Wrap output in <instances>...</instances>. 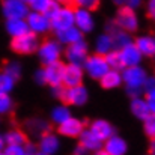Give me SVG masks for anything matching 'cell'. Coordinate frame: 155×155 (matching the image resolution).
<instances>
[{"label":"cell","mask_w":155,"mask_h":155,"mask_svg":"<svg viewBox=\"0 0 155 155\" xmlns=\"http://www.w3.org/2000/svg\"><path fill=\"white\" fill-rule=\"evenodd\" d=\"M122 77H124V84L127 87L128 95H131L133 98L140 97L142 91H145V84H146V80H148L146 71L140 65L130 66V68H124Z\"/></svg>","instance_id":"cell-1"},{"label":"cell","mask_w":155,"mask_h":155,"mask_svg":"<svg viewBox=\"0 0 155 155\" xmlns=\"http://www.w3.org/2000/svg\"><path fill=\"white\" fill-rule=\"evenodd\" d=\"M36 53H38V57H39V60L42 62L44 66L54 63V62H59L60 56L63 54L62 44L57 39H47V41L41 42Z\"/></svg>","instance_id":"cell-2"},{"label":"cell","mask_w":155,"mask_h":155,"mask_svg":"<svg viewBox=\"0 0 155 155\" xmlns=\"http://www.w3.org/2000/svg\"><path fill=\"white\" fill-rule=\"evenodd\" d=\"M83 68H84V72L91 78H95V80H101L104 75H105V72L108 69H111L110 65H108V62H107V59H105V56L97 54V53L95 54H91L87 57V60L83 65Z\"/></svg>","instance_id":"cell-3"},{"label":"cell","mask_w":155,"mask_h":155,"mask_svg":"<svg viewBox=\"0 0 155 155\" xmlns=\"http://www.w3.org/2000/svg\"><path fill=\"white\" fill-rule=\"evenodd\" d=\"M11 47L18 54H30L33 51H38V48H39L38 35H35L33 32H27L21 36L12 38Z\"/></svg>","instance_id":"cell-4"},{"label":"cell","mask_w":155,"mask_h":155,"mask_svg":"<svg viewBox=\"0 0 155 155\" xmlns=\"http://www.w3.org/2000/svg\"><path fill=\"white\" fill-rule=\"evenodd\" d=\"M72 26H75V9L69 6H62L51 18V30L59 33Z\"/></svg>","instance_id":"cell-5"},{"label":"cell","mask_w":155,"mask_h":155,"mask_svg":"<svg viewBox=\"0 0 155 155\" xmlns=\"http://www.w3.org/2000/svg\"><path fill=\"white\" fill-rule=\"evenodd\" d=\"M2 11H3V15L6 20L27 18V15L30 14L29 3L24 0H3Z\"/></svg>","instance_id":"cell-6"},{"label":"cell","mask_w":155,"mask_h":155,"mask_svg":"<svg viewBox=\"0 0 155 155\" xmlns=\"http://www.w3.org/2000/svg\"><path fill=\"white\" fill-rule=\"evenodd\" d=\"M65 59L68 63L71 65H78V66H83L89 57V50H87V44L83 41L80 42H75V44H71L66 47L65 50Z\"/></svg>","instance_id":"cell-7"},{"label":"cell","mask_w":155,"mask_h":155,"mask_svg":"<svg viewBox=\"0 0 155 155\" xmlns=\"http://www.w3.org/2000/svg\"><path fill=\"white\" fill-rule=\"evenodd\" d=\"M114 21H116V24H117L122 30L130 32V33H131V32H136V30L139 29V18H137L136 12H134L133 9L125 8V6H122V8L117 11Z\"/></svg>","instance_id":"cell-8"},{"label":"cell","mask_w":155,"mask_h":155,"mask_svg":"<svg viewBox=\"0 0 155 155\" xmlns=\"http://www.w3.org/2000/svg\"><path fill=\"white\" fill-rule=\"evenodd\" d=\"M27 24H29V30L33 32L35 35H42L47 33L51 29V20L42 14V12H33L30 11V14L26 18Z\"/></svg>","instance_id":"cell-9"},{"label":"cell","mask_w":155,"mask_h":155,"mask_svg":"<svg viewBox=\"0 0 155 155\" xmlns=\"http://www.w3.org/2000/svg\"><path fill=\"white\" fill-rule=\"evenodd\" d=\"M105 32H107L108 35H111L113 44H114V50H120V48H124V47L133 44V39H131V36H130V32L122 30V29L116 24L114 20H113V21H108V23L105 24Z\"/></svg>","instance_id":"cell-10"},{"label":"cell","mask_w":155,"mask_h":155,"mask_svg":"<svg viewBox=\"0 0 155 155\" xmlns=\"http://www.w3.org/2000/svg\"><path fill=\"white\" fill-rule=\"evenodd\" d=\"M87 98H89V94L83 84L74 86V87H65L63 95H62V100L65 103H68L69 105H75V107L84 105L87 103Z\"/></svg>","instance_id":"cell-11"},{"label":"cell","mask_w":155,"mask_h":155,"mask_svg":"<svg viewBox=\"0 0 155 155\" xmlns=\"http://www.w3.org/2000/svg\"><path fill=\"white\" fill-rule=\"evenodd\" d=\"M65 66H66V65H63L60 60L44 66L45 75H47V84H50L51 87H59V86L63 84Z\"/></svg>","instance_id":"cell-12"},{"label":"cell","mask_w":155,"mask_h":155,"mask_svg":"<svg viewBox=\"0 0 155 155\" xmlns=\"http://www.w3.org/2000/svg\"><path fill=\"white\" fill-rule=\"evenodd\" d=\"M120 54V62H122V68H130V66H137L142 62L143 54L140 53V50L137 48V45L133 42L124 48L119 50Z\"/></svg>","instance_id":"cell-13"},{"label":"cell","mask_w":155,"mask_h":155,"mask_svg":"<svg viewBox=\"0 0 155 155\" xmlns=\"http://www.w3.org/2000/svg\"><path fill=\"white\" fill-rule=\"evenodd\" d=\"M83 77H84V68H83V66L68 63V65L65 66L63 86H65V87L80 86V84H83Z\"/></svg>","instance_id":"cell-14"},{"label":"cell","mask_w":155,"mask_h":155,"mask_svg":"<svg viewBox=\"0 0 155 155\" xmlns=\"http://www.w3.org/2000/svg\"><path fill=\"white\" fill-rule=\"evenodd\" d=\"M84 130H86V128H84L83 120H80V119L74 117V116L59 125V133H60L63 137H69V139L80 137Z\"/></svg>","instance_id":"cell-15"},{"label":"cell","mask_w":155,"mask_h":155,"mask_svg":"<svg viewBox=\"0 0 155 155\" xmlns=\"http://www.w3.org/2000/svg\"><path fill=\"white\" fill-rule=\"evenodd\" d=\"M75 27L81 30L83 33H89L94 30L95 20L89 9H81V8L75 9Z\"/></svg>","instance_id":"cell-16"},{"label":"cell","mask_w":155,"mask_h":155,"mask_svg":"<svg viewBox=\"0 0 155 155\" xmlns=\"http://www.w3.org/2000/svg\"><path fill=\"white\" fill-rule=\"evenodd\" d=\"M38 148H39L41 152H44V154H47V155L57 154L59 149H60V139L56 134H53V133L48 131V133H45L44 136L39 137Z\"/></svg>","instance_id":"cell-17"},{"label":"cell","mask_w":155,"mask_h":155,"mask_svg":"<svg viewBox=\"0 0 155 155\" xmlns=\"http://www.w3.org/2000/svg\"><path fill=\"white\" fill-rule=\"evenodd\" d=\"M89 130L100 139V140H108L111 136H114V127L108 122V120H105V119H97V120H94L92 124H91V127H89Z\"/></svg>","instance_id":"cell-18"},{"label":"cell","mask_w":155,"mask_h":155,"mask_svg":"<svg viewBox=\"0 0 155 155\" xmlns=\"http://www.w3.org/2000/svg\"><path fill=\"white\" fill-rule=\"evenodd\" d=\"M103 148L110 155H125L128 152V143L125 142V139H122L117 134H114L108 140H105Z\"/></svg>","instance_id":"cell-19"},{"label":"cell","mask_w":155,"mask_h":155,"mask_svg":"<svg viewBox=\"0 0 155 155\" xmlns=\"http://www.w3.org/2000/svg\"><path fill=\"white\" fill-rule=\"evenodd\" d=\"M78 143H80L81 146H84L89 152H95V151L101 149L104 146L103 140H100L89 128H86V130L81 133V136L78 137Z\"/></svg>","instance_id":"cell-20"},{"label":"cell","mask_w":155,"mask_h":155,"mask_svg":"<svg viewBox=\"0 0 155 155\" xmlns=\"http://www.w3.org/2000/svg\"><path fill=\"white\" fill-rule=\"evenodd\" d=\"M56 36H57V41H59L60 44H65L66 47L71 45V44H75V42L83 41V32L78 30L75 26H72V27H69V29H65V30L56 33Z\"/></svg>","instance_id":"cell-21"},{"label":"cell","mask_w":155,"mask_h":155,"mask_svg":"<svg viewBox=\"0 0 155 155\" xmlns=\"http://www.w3.org/2000/svg\"><path fill=\"white\" fill-rule=\"evenodd\" d=\"M6 32L12 38H17L30 30H29V24L26 18H14V20H6Z\"/></svg>","instance_id":"cell-22"},{"label":"cell","mask_w":155,"mask_h":155,"mask_svg":"<svg viewBox=\"0 0 155 155\" xmlns=\"http://www.w3.org/2000/svg\"><path fill=\"white\" fill-rule=\"evenodd\" d=\"M26 130L33 134V136H44L45 133L50 131V124L42 119V117H30L27 122H26Z\"/></svg>","instance_id":"cell-23"},{"label":"cell","mask_w":155,"mask_h":155,"mask_svg":"<svg viewBox=\"0 0 155 155\" xmlns=\"http://www.w3.org/2000/svg\"><path fill=\"white\" fill-rule=\"evenodd\" d=\"M131 111H133V114H134L137 119L145 120V119L151 114V108H149V104L146 101V98L134 97L133 101H131Z\"/></svg>","instance_id":"cell-24"},{"label":"cell","mask_w":155,"mask_h":155,"mask_svg":"<svg viewBox=\"0 0 155 155\" xmlns=\"http://www.w3.org/2000/svg\"><path fill=\"white\" fill-rule=\"evenodd\" d=\"M134 44L137 45V48L140 50V53L146 57H152L155 56V36L151 35H143V36H139Z\"/></svg>","instance_id":"cell-25"},{"label":"cell","mask_w":155,"mask_h":155,"mask_svg":"<svg viewBox=\"0 0 155 155\" xmlns=\"http://www.w3.org/2000/svg\"><path fill=\"white\" fill-rule=\"evenodd\" d=\"M100 81L105 89H114L124 83V77H122V72L119 69H108Z\"/></svg>","instance_id":"cell-26"},{"label":"cell","mask_w":155,"mask_h":155,"mask_svg":"<svg viewBox=\"0 0 155 155\" xmlns=\"http://www.w3.org/2000/svg\"><path fill=\"white\" fill-rule=\"evenodd\" d=\"M111 50H114L113 38H111V35H108L107 32H104L95 41V53L97 54H101V56H107Z\"/></svg>","instance_id":"cell-27"},{"label":"cell","mask_w":155,"mask_h":155,"mask_svg":"<svg viewBox=\"0 0 155 155\" xmlns=\"http://www.w3.org/2000/svg\"><path fill=\"white\" fill-rule=\"evenodd\" d=\"M50 117H51L53 122L59 127L60 124H63L65 120H68L69 117H72V114H71V110H69L68 105H65V104H59V105H56V107L51 110Z\"/></svg>","instance_id":"cell-28"},{"label":"cell","mask_w":155,"mask_h":155,"mask_svg":"<svg viewBox=\"0 0 155 155\" xmlns=\"http://www.w3.org/2000/svg\"><path fill=\"white\" fill-rule=\"evenodd\" d=\"M5 142L6 145H26L27 143V137L26 134L18 130V128H12L5 134Z\"/></svg>","instance_id":"cell-29"},{"label":"cell","mask_w":155,"mask_h":155,"mask_svg":"<svg viewBox=\"0 0 155 155\" xmlns=\"http://www.w3.org/2000/svg\"><path fill=\"white\" fill-rule=\"evenodd\" d=\"M14 86H15V78L11 77L8 72L2 71L0 72V92L11 94V91L14 89Z\"/></svg>","instance_id":"cell-30"},{"label":"cell","mask_w":155,"mask_h":155,"mask_svg":"<svg viewBox=\"0 0 155 155\" xmlns=\"http://www.w3.org/2000/svg\"><path fill=\"white\" fill-rule=\"evenodd\" d=\"M29 8L33 12H42L45 14L50 8V5L53 3V0H29Z\"/></svg>","instance_id":"cell-31"},{"label":"cell","mask_w":155,"mask_h":155,"mask_svg":"<svg viewBox=\"0 0 155 155\" xmlns=\"http://www.w3.org/2000/svg\"><path fill=\"white\" fill-rule=\"evenodd\" d=\"M143 130H145V134L151 140H155V113H151L143 120Z\"/></svg>","instance_id":"cell-32"},{"label":"cell","mask_w":155,"mask_h":155,"mask_svg":"<svg viewBox=\"0 0 155 155\" xmlns=\"http://www.w3.org/2000/svg\"><path fill=\"white\" fill-rule=\"evenodd\" d=\"M108 65L111 69H120L122 68V62H120V54H119V50H111L105 56Z\"/></svg>","instance_id":"cell-33"},{"label":"cell","mask_w":155,"mask_h":155,"mask_svg":"<svg viewBox=\"0 0 155 155\" xmlns=\"http://www.w3.org/2000/svg\"><path fill=\"white\" fill-rule=\"evenodd\" d=\"M3 71H5V72H8L11 77H14V78L17 80V78L21 75V65H20L18 62L12 60V62H8V63L5 65Z\"/></svg>","instance_id":"cell-34"},{"label":"cell","mask_w":155,"mask_h":155,"mask_svg":"<svg viewBox=\"0 0 155 155\" xmlns=\"http://www.w3.org/2000/svg\"><path fill=\"white\" fill-rule=\"evenodd\" d=\"M12 110V100L9 94L0 92V114H8Z\"/></svg>","instance_id":"cell-35"},{"label":"cell","mask_w":155,"mask_h":155,"mask_svg":"<svg viewBox=\"0 0 155 155\" xmlns=\"http://www.w3.org/2000/svg\"><path fill=\"white\" fill-rule=\"evenodd\" d=\"M3 152L5 155H29L26 145H6Z\"/></svg>","instance_id":"cell-36"},{"label":"cell","mask_w":155,"mask_h":155,"mask_svg":"<svg viewBox=\"0 0 155 155\" xmlns=\"http://www.w3.org/2000/svg\"><path fill=\"white\" fill-rule=\"evenodd\" d=\"M71 3L77 8H81V9H95L97 5H98V0H71Z\"/></svg>","instance_id":"cell-37"},{"label":"cell","mask_w":155,"mask_h":155,"mask_svg":"<svg viewBox=\"0 0 155 155\" xmlns=\"http://www.w3.org/2000/svg\"><path fill=\"white\" fill-rule=\"evenodd\" d=\"M33 78H35V81H36L38 84H47V75H45V69H44V68H41V69L35 71V74H33Z\"/></svg>","instance_id":"cell-38"},{"label":"cell","mask_w":155,"mask_h":155,"mask_svg":"<svg viewBox=\"0 0 155 155\" xmlns=\"http://www.w3.org/2000/svg\"><path fill=\"white\" fill-rule=\"evenodd\" d=\"M146 101H148V104H149L151 113H155V87L154 89L146 91Z\"/></svg>","instance_id":"cell-39"},{"label":"cell","mask_w":155,"mask_h":155,"mask_svg":"<svg viewBox=\"0 0 155 155\" xmlns=\"http://www.w3.org/2000/svg\"><path fill=\"white\" fill-rule=\"evenodd\" d=\"M142 3H143V0H125V8L136 11L142 6Z\"/></svg>","instance_id":"cell-40"},{"label":"cell","mask_w":155,"mask_h":155,"mask_svg":"<svg viewBox=\"0 0 155 155\" xmlns=\"http://www.w3.org/2000/svg\"><path fill=\"white\" fill-rule=\"evenodd\" d=\"M72 155H89V151L84 148V146H81L80 143L72 149Z\"/></svg>","instance_id":"cell-41"},{"label":"cell","mask_w":155,"mask_h":155,"mask_svg":"<svg viewBox=\"0 0 155 155\" xmlns=\"http://www.w3.org/2000/svg\"><path fill=\"white\" fill-rule=\"evenodd\" d=\"M26 149H27V154L29 155H35L39 151V148H36V146L32 145V143H26Z\"/></svg>","instance_id":"cell-42"},{"label":"cell","mask_w":155,"mask_h":155,"mask_svg":"<svg viewBox=\"0 0 155 155\" xmlns=\"http://www.w3.org/2000/svg\"><path fill=\"white\" fill-rule=\"evenodd\" d=\"M154 87H155V77H148L146 84H145V91H149V89H154Z\"/></svg>","instance_id":"cell-43"},{"label":"cell","mask_w":155,"mask_h":155,"mask_svg":"<svg viewBox=\"0 0 155 155\" xmlns=\"http://www.w3.org/2000/svg\"><path fill=\"white\" fill-rule=\"evenodd\" d=\"M148 12L155 20V0H149V3H148Z\"/></svg>","instance_id":"cell-44"},{"label":"cell","mask_w":155,"mask_h":155,"mask_svg":"<svg viewBox=\"0 0 155 155\" xmlns=\"http://www.w3.org/2000/svg\"><path fill=\"white\" fill-rule=\"evenodd\" d=\"M53 95H54V97H59V98L62 100V95H63V89H62V86H59V87H53Z\"/></svg>","instance_id":"cell-45"},{"label":"cell","mask_w":155,"mask_h":155,"mask_svg":"<svg viewBox=\"0 0 155 155\" xmlns=\"http://www.w3.org/2000/svg\"><path fill=\"white\" fill-rule=\"evenodd\" d=\"M6 148V142H5V134H0V152Z\"/></svg>","instance_id":"cell-46"},{"label":"cell","mask_w":155,"mask_h":155,"mask_svg":"<svg viewBox=\"0 0 155 155\" xmlns=\"http://www.w3.org/2000/svg\"><path fill=\"white\" fill-rule=\"evenodd\" d=\"M92 155H110L104 148H101V149H98V151H95V152H92Z\"/></svg>","instance_id":"cell-47"},{"label":"cell","mask_w":155,"mask_h":155,"mask_svg":"<svg viewBox=\"0 0 155 155\" xmlns=\"http://www.w3.org/2000/svg\"><path fill=\"white\" fill-rule=\"evenodd\" d=\"M149 155H155V140H151V146H149Z\"/></svg>","instance_id":"cell-48"},{"label":"cell","mask_w":155,"mask_h":155,"mask_svg":"<svg viewBox=\"0 0 155 155\" xmlns=\"http://www.w3.org/2000/svg\"><path fill=\"white\" fill-rule=\"evenodd\" d=\"M117 6H125V0H113Z\"/></svg>","instance_id":"cell-49"},{"label":"cell","mask_w":155,"mask_h":155,"mask_svg":"<svg viewBox=\"0 0 155 155\" xmlns=\"http://www.w3.org/2000/svg\"><path fill=\"white\" fill-rule=\"evenodd\" d=\"M53 2H57V3H66V2H71V0H53Z\"/></svg>","instance_id":"cell-50"},{"label":"cell","mask_w":155,"mask_h":155,"mask_svg":"<svg viewBox=\"0 0 155 155\" xmlns=\"http://www.w3.org/2000/svg\"><path fill=\"white\" fill-rule=\"evenodd\" d=\"M35 155H47V154H44V152H41V151H38V152H36V154Z\"/></svg>","instance_id":"cell-51"},{"label":"cell","mask_w":155,"mask_h":155,"mask_svg":"<svg viewBox=\"0 0 155 155\" xmlns=\"http://www.w3.org/2000/svg\"><path fill=\"white\" fill-rule=\"evenodd\" d=\"M0 155H5V152H3V151H2V152H0Z\"/></svg>","instance_id":"cell-52"},{"label":"cell","mask_w":155,"mask_h":155,"mask_svg":"<svg viewBox=\"0 0 155 155\" xmlns=\"http://www.w3.org/2000/svg\"><path fill=\"white\" fill-rule=\"evenodd\" d=\"M24 2H29V0H24Z\"/></svg>","instance_id":"cell-53"}]
</instances>
